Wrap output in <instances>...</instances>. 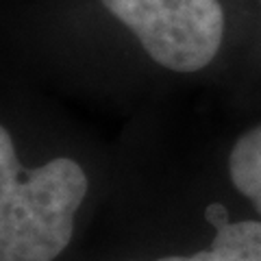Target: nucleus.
Listing matches in <instances>:
<instances>
[{"label":"nucleus","mask_w":261,"mask_h":261,"mask_svg":"<svg viewBox=\"0 0 261 261\" xmlns=\"http://www.w3.org/2000/svg\"><path fill=\"white\" fill-rule=\"evenodd\" d=\"M87 194L76 161L57 157L22 172L11 135L0 128V261H55L68 248Z\"/></svg>","instance_id":"1"},{"label":"nucleus","mask_w":261,"mask_h":261,"mask_svg":"<svg viewBox=\"0 0 261 261\" xmlns=\"http://www.w3.org/2000/svg\"><path fill=\"white\" fill-rule=\"evenodd\" d=\"M126 24L152 61L174 72H196L214 61L224 35L218 0H102Z\"/></svg>","instance_id":"2"},{"label":"nucleus","mask_w":261,"mask_h":261,"mask_svg":"<svg viewBox=\"0 0 261 261\" xmlns=\"http://www.w3.org/2000/svg\"><path fill=\"white\" fill-rule=\"evenodd\" d=\"M228 174L233 185L261 214V124L235 142L228 157Z\"/></svg>","instance_id":"3"},{"label":"nucleus","mask_w":261,"mask_h":261,"mask_svg":"<svg viewBox=\"0 0 261 261\" xmlns=\"http://www.w3.org/2000/svg\"><path fill=\"white\" fill-rule=\"evenodd\" d=\"M211 250L222 261H261V222H228L216 231Z\"/></svg>","instance_id":"4"},{"label":"nucleus","mask_w":261,"mask_h":261,"mask_svg":"<svg viewBox=\"0 0 261 261\" xmlns=\"http://www.w3.org/2000/svg\"><path fill=\"white\" fill-rule=\"evenodd\" d=\"M205 220L209 224H214L216 231H218V228L228 224V211L224 205H220V202H211V205L205 209Z\"/></svg>","instance_id":"5"},{"label":"nucleus","mask_w":261,"mask_h":261,"mask_svg":"<svg viewBox=\"0 0 261 261\" xmlns=\"http://www.w3.org/2000/svg\"><path fill=\"white\" fill-rule=\"evenodd\" d=\"M157 261H222V259H220L214 250H200V252L190 255V257H163Z\"/></svg>","instance_id":"6"}]
</instances>
